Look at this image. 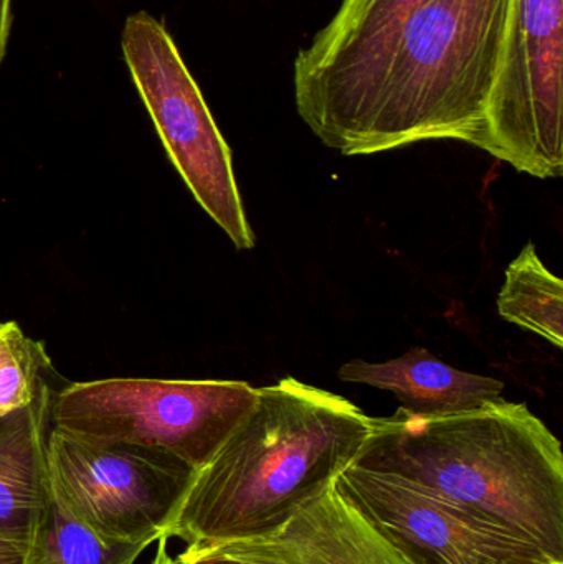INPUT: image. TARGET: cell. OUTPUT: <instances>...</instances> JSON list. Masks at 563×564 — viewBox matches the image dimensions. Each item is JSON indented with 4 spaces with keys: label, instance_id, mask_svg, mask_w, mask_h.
<instances>
[{
    "label": "cell",
    "instance_id": "1",
    "mask_svg": "<svg viewBox=\"0 0 563 564\" xmlns=\"http://www.w3.org/2000/svg\"><path fill=\"white\" fill-rule=\"evenodd\" d=\"M511 0H432L362 65L296 101L327 148L369 155L425 141L481 148Z\"/></svg>",
    "mask_w": 563,
    "mask_h": 564
},
{
    "label": "cell",
    "instance_id": "2",
    "mask_svg": "<svg viewBox=\"0 0 563 564\" xmlns=\"http://www.w3.org/2000/svg\"><path fill=\"white\" fill-rule=\"evenodd\" d=\"M370 416L353 401L286 377L195 470L164 536L187 546L273 533L356 460Z\"/></svg>",
    "mask_w": 563,
    "mask_h": 564
},
{
    "label": "cell",
    "instance_id": "3",
    "mask_svg": "<svg viewBox=\"0 0 563 564\" xmlns=\"http://www.w3.org/2000/svg\"><path fill=\"white\" fill-rule=\"evenodd\" d=\"M354 464L420 484L563 563L561 441L526 403L370 417Z\"/></svg>",
    "mask_w": 563,
    "mask_h": 564
},
{
    "label": "cell",
    "instance_id": "4",
    "mask_svg": "<svg viewBox=\"0 0 563 564\" xmlns=\"http://www.w3.org/2000/svg\"><path fill=\"white\" fill-rule=\"evenodd\" d=\"M247 381L108 378L69 383L52 400V426L96 443L164 451L198 470L257 403Z\"/></svg>",
    "mask_w": 563,
    "mask_h": 564
},
{
    "label": "cell",
    "instance_id": "5",
    "mask_svg": "<svg viewBox=\"0 0 563 564\" xmlns=\"http://www.w3.org/2000/svg\"><path fill=\"white\" fill-rule=\"evenodd\" d=\"M121 46L132 82L188 191L238 250H251L255 235L230 148L174 39L154 17L138 12L126 19Z\"/></svg>",
    "mask_w": 563,
    "mask_h": 564
},
{
    "label": "cell",
    "instance_id": "6",
    "mask_svg": "<svg viewBox=\"0 0 563 564\" xmlns=\"http://www.w3.org/2000/svg\"><path fill=\"white\" fill-rule=\"evenodd\" d=\"M46 464L52 496L111 543L158 542L195 474L164 451L96 443L53 426Z\"/></svg>",
    "mask_w": 563,
    "mask_h": 564
},
{
    "label": "cell",
    "instance_id": "7",
    "mask_svg": "<svg viewBox=\"0 0 563 564\" xmlns=\"http://www.w3.org/2000/svg\"><path fill=\"white\" fill-rule=\"evenodd\" d=\"M479 149L532 177H562L563 0H511Z\"/></svg>",
    "mask_w": 563,
    "mask_h": 564
},
{
    "label": "cell",
    "instance_id": "8",
    "mask_svg": "<svg viewBox=\"0 0 563 564\" xmlns=\"http://www.w3.org/2000/svg\"><path fill=\"white\" fill-rule=\"evenodd\" d=\"M333 484L419 564L557 563L509 530L397 474L353 463Z\"/></svg>",
    "mask_w": 563,
    "mask_h": 564
},
{
    "label": "cell",
    "instance_id": "9",
    "mask_svg": "<svg viewBox=\"0 0 563 564\" xmlns=\"http://www.w3.org/2000/svg\"><path fill=\"white\" fill-rule=\"evenodd\" d=\"M197 549L235 564H419L334 484L273 533Z\"/></svg>",
    "mask_w": 563,
    "mask_h": 564
},
{
    "label": "cell",
    "instance_id": "10",
    "mask_svg": "<svg viewBox=\"0 0 563 564\" xmlns=\"http://www.w3.org/2000/svg\"><path fill=\"white\" fill-rule=\"evenodd\" d=\"M50 388L32 404L0 417V536L32 545L52 502L46 440Z\"/></svg>",
    "mask_w": 563,
    "mask_h": 564
},
{
    "label": "cell",
    "instance_id": "11",
    "mask_svg": "<svg viewBox=\"0 0 563 564\" xmlns=\"http://www.w3.org/2000/svg\"><path fill=\"white\" fill-rule=\"evenodd\" d=\"M337 377L347 383L392 391L402 410L419 416L478 410L501 400L505 390L502 381L450 367L423 347H413L402 357L383 364L347 361Z\"/></svg>",
    "mask_w": 563,
    "mask_h": 564
},
{
    "label": "cell",
    "instance_id": "12",
    "mask_svg": "<svg viewBox=\"0 0 563 564\" xmlns=\"http://www.w3.org/2000/svg\"><path fill=\"white\" fill-rule=\"evenodd\" d=\"M432 0H343L294 62V101L362 65L416 9Z\"/></svg>",
    "mask_w": 563,
    "mask_h": 564
},
{
    "label": "cell",
    "instance_id": "13",
    "mask_svg": "<svg viewBox=\"0 0 563 564\" xmlns=\"http://www.w3.org/2000/svg\"><path fill=\"white\" fill-rule=\"evenodd\" d=\"M499 315L563 348V282L529 243L506 270L498 295Z\"/></svg>",
    "mask_w": 563,
    "mask_h": 564
},
{
    "label": "cell",
    "instance_id": "14",
    "mask_svg": "<svg viewBox=\"0 0 563 564\" xmlns=\"http://www.w3.org/2000/svg\"><path fill=\"white\" fill-rule=\"evenodd\" d=\"M148 546L105 542L52 496L33 540L29 564H134Z\"/></svg>",
    "mask_w": 563,
    "mask_h": 564
},
{
    "label": "cell",
    "instance_id": "15",
    "mask_svg": "<svg viewBox=\"0 0 563 564\" xmlns=\"http://www.w3.org/2000/svg\"><path fill=\"white\" fill-rule=\"evenodd\" d=\"M56 371L42 341L17 322H0V417L32 404L55 388Z\"/></svg>",
    "mask_w": 563,
    "mask_h": 564
},
{
    "label": "cell",
    "instance_id": "16",
    "mask_svg": "<svg viewBox=\"0 0 563 564\" xmlns=\"http://www.w3.org/2000/svg\"><path fill=\"white\" fill-rule=\"evenodd\" d=\"M30 550L29 543L0 536V564H29Z\"/></svg>",
    "mask_w": 563,
    "mask_h": 564
},
{
    "label": "cell",
    "instance_id": "17",
    "mask_svg": "<svg viewBox=\"0 0 563 564\" xmlns=\"http://www.w3.org/2000/svg\"><path fill=\"white\" fill-rule=\"evenodd\" d=\"M181 564H235L228 560L221 558L217 553L208 549H197V546H187L181 555L175 556Z\"/></svg>",
    "mask_w": 563,
    "mask_h": 564
},
{
    "label": "cell",
    "instance_id": "18",
    "mask_svg": "<svg viewBox=\"0 0 563 564\" xmlns=\"http://www.w3.org/2000/svg\"><path fill=\"white\" fill-rule=\"evenodd\" d=\"M12 0H0V63L6 56L7 42H9L10 26H12Z\"/></svg>",
    "mask_w": 563,
    "mask_h": 564
},
{
    "label": "cell",
    "instance_id": "19",
    "mask_svg": "<svg viewBox=\"0 0 563 564\" xmlns=\"http://www.w3.org/2000/svg\"><path fill=\"white\" fill-rule=\"evenodd\" d=\"M167 536H161L158 540V552H155L154 560L151 564H181L177 558L169 553Z\"/></svg>",
    "mask_w": 563,
    "mask_h": 564
},
{
    "label": "cell",
    "instance_id": "20",
    "mask_svg": "<svg viewBox=\"0 0 563 564\" xmlns=\"http://www.w3.org/2000/svg\"><path fill=\"white\" fill-rule=\"evenodd\" d=\"M548 564H562V563H548Z\"/></svg>",
    "mask_w": 563,
    "mask_h": 564
}]
</instances>
